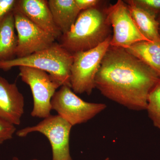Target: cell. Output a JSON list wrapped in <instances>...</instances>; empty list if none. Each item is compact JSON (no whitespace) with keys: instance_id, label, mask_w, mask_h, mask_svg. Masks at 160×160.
<instances>
[{"instance_id":"obj_1","label":"cell","mask_w":160,"mask_h":160,"mask_svg":"<svg viewBox=\"0 0 160 160\" xmlns=\"http://www.w3.org/2000/svg\"><path fill=\"white\" fill-rule=\"evenodd\" d=\"M160 77L126 49L110 46L95 78L104 96L132 110H146L150 92Z\"/></svg>"},{"instance_id":"obj_2","label":"cell","mask_w":160,"mask_h":160,"mask_svg":"<svg viewBox=\"0 0 160 160\" xmlns=\"http://www.w3.org/2000/svg\"><path fill=\"white\" fill-rule=\"evenodd\" d=\"M110 26L105 9L83 10L69 31L62 35L60 44L72 54L90 50L110 37Z\"/></svg>"},{"instance_id":"obj_3","label":"cell","mask_w":160,"mask_h":160,"mask_svg":"<svg viewBox=\"0 0 160 160\" xmlns=\"http://www.w3.org/2000/svg\"><path fill=\"white\" fill-rule=\"evenodd\" d=\"M73 59V54L55 42L49 48L28 56L0 62V69L7 71L20 66L35 68L46 72L61 86L70 87V70Z\"/></svg>"},{"instance_id":"obj_4","label":"cell","mask_w":160,"mask_h":160,"mask_svg":"<svg viewBox=\"0 0 160 160\" xmlns=\"http://www.w3.org/2000/svg\"><path fill=\"white\" fill-rule=\"evenodd\" d=\"M111 37L93 49L73 54L70 70V87L75 93L90 95L95 88V78L110 46Z\"/></svg>"},{"instance_id":"obj_5","label":"cell","mask_w":160,"mask_h":160,"mask_svg":"<svg viewBox=\"0 0 160 160\" xmlns=\"http://www.w3.org/2000/svg\"><path fill=\"white\" fill-rule=\"evenodd\" d=\"M52 109L72 126L86 123L105 110L106 104L88 102L77 95L69 86H63L51 100Z\"/></svg>"},{"instance_id":"obj_6","label":"cell","mask_w":160,"mask_h":160,"mask_svg":"<svg viewBox=\"0 0 160 160\" xmlns=\"http://www.w3.org/2000/svg\"><path fill=\"white\" fill-rule=\"evenodd\" d=\"M19 76L22 81L29 86L33 100L32 117L45 118L51 115V100L61 85L48 73L39 70L20 66Z\"/></svg>"},{"instance_id":"obj_7","label":"cell","mask_w":160,"mask_h":160,"mask_svg":"<svg viewBox=\"0 0 160 160\" xmlns=\"http://www.w3.org/2000/svg\"><path fill=\"white\" fill-rule=\"evenodd\" d=\"M72 126L59 115H50L34 126L17 132L18 136L25 137L39 132L49 140L52 149V160H72L69 150V136Z\"/></svg>"},{"instance_id":"obj_8","label":"cell","mask_w":160,"mask_h":160,"mask_svg":"<svg viewBox=\"0 0 160 160\" xmlns=\"http://www.w3.org/2000/svg\"><path fill=\"white\" fill-rule=\"evenodd\" d=\"M105 10L113 29L110 46L126 49L139 42L149 41L138 29L125 1L118 0Z\"/></svg>"},{"instance_id":"obj_9","label":"cell","mask_w":160,"mask_h":160,"mask_svg":"<svg viewBox=\"0 0 160 160\" xmlns=\"http://www.w3.org/2000/svg\"><path fill=\"white\" fill-rule=\"evenodd\" d=\"M15 26L17 32V58L28 56L47 49L55 43L52 35L41 29L24 14L13 10Z\"/></svg>"},{"instance_id":"obj_10","label":"cell","mask_w":160,"mask_h":160,"mask_svg":"<svg viewBox=\"0 0 160 160\" xmlns=\"http://www.w3.org/2000/svg\"><path fill=\"white\" fill-rule=\"evenodd\" d=\"M13 10L19 12L32 22L57 39L62 33L54 22L46 0H18Z\"/></svg>"},{"instance_id":"obj_11","label":"cell","mask_w":160,"mask_h":160,"mask_svg":"<svg viewBox=\"0 0 160 160\" xmlns=\"http://www.w3.org/2000/svg\"><path fill=\"white\" fill-rule=\"evenodd\" d=\"M25 99L16 84L0 76V118L14 126L21 124Z\"/></svg>"},{"instance_id":"obj_12","label":"cell","mask_w":160,"mask_h":160,"mask_svg":"<svg viewBox=\"0 0 160 160\" xmlns=\"http://www.w3.org/2000/svg\"><path fill=\"white\" fill-rule=\"evenodd\" d=\"M54 22L62 34L69 31L81 12L75 0H49Z\"/></svg>"},{"instance_id":"obj_13","label":"cell","mask_w":160,"mask_h":160,"mask_svg":"<svg viewBox=\"0 0 160 160\" xmlns=\"http://www.w3.org/2000/svg\"><path fill=\"white\" fill-rule=\"evenodd\" d=\"M13 11L0 20V62L14 58L18 45Z\"/></svg>"},{"instance_id":"obj_14","label":"cell","mask_w":160,"mask_h":160,"mask_svg":"<svg viewBox=\"0 0 160 160\" xmlns=\"http://www.w3.org/2000/svg\"><path fill=\"white\" fill-rule=\"evenodd\" d=\"M125 2L142 34L149 41L160 40V28L157 17L135 5L131 0Z\"/></svg>"},{"instance_id":"obj_15","label":"cell","mask_w":160,"mask_h":160,"mask_svg":"<svg viewBox=\"0 0 160 160\" xmlns=\"http://www.w3.org/2000/svg\"><path fill=\"white\" fill-rule=\"evenodd\" d=\"M125 49L153 69L160 77V40L142 41Z\"/></svg>"},{"instance_id":"obj_16","label":"cell","mask_w":160,"mask_h":160,"mask_svg":"<svg viewBox=\"0 0 160 160\" xmlns=\"http://www.w3.org/2000/svg\"><path fill=\"white\" fill-rule=\"evenodd\" d=\"M146 110L153 125L160 130V80L149 93Z\"/></svg>"},{"instance_id":"obj_17","label":"cell","mask_w":160,"mask_h":160,"mask_svg":"<svg viewBox=\"0 0 160 160\" xmlns=\"http://www.w3.org/2000/svg\"><path fill=\"white\" fill-rule=\"evenodd\" d=\"M138 7L154 16L160 13V0H131Z\"/></svg>"},{"instance_id":"obj_18","label":"cell","mask_w":160,"mask_h":160,"mask_svg":"<svg viewBox=\"0 0 160 160\" xmlns=\"http://www.w3.org/2000/svg\"><path fill=\"white\" fill-rule=\"evenodd\" d=\"M16 130L14 125L0 118V145L12 138Z\"/></svg>"},{"instance_id":"obj_19","label":"cell","mask_w":160,"mask_h":160,"mask_svg":"<svg viewBox=\"0 0 160 160\" xmlns=\"http://www.w3.org/2000/svg\"><path fill=\"white\" fill-rule=\"evenodd\" d=\"M16 0H0V20L10 12L13 11Z\"/></svg>"},{"instance_id":"obj_20","label":"cell","mask_w":160,"mask_h":160,"mask_svg":"<svg viewBox=\"0 0 160 160\" xmlns=\"http://www.w3.org/2000/svg\"><path fill=\"white\" fill-rule=\"evenodd\" d=\"M81 11L97 7L99 4V0H75Z\"/></svg>"},{"instance_id":"obj_21","label":"cell","mask_w":160,"mask_h":160,"mask_svg":"<svg viewBox=\"0 0 160 160\" xmlns=\"http://www.w3.org/2000/svg\"><path fill=\"white\" fill-rule=\"evenodd\" d=\"M12 160H20L17 157H14L13 158H12ZM38 160L37 159H32V160ZM104 160H109V158H106V159H105Z\"/></svg>"},{"instance_id":"obj_22","label":"cell","mask_w":160,"mask_h":160,"mask_svg":"<svg viewBox=\"0 0 160 160\" xmlns=\"http://www.w3.org/2000/svg\"><path fill=\"white\" fill-rule=\"evenodd\" d=\"M158 22L159 24V26L160 28V18H159L158 19Z\"/></svg>"},{"instance_id":"obj_23","label":"cell","mask_w":160,"mask_h":160,"mask_svg":"<svg viewBox=\"0 0 160 160\" xmlns=\"http://www.w3.org/2000/svg\"></svg>"}]
</instances>
